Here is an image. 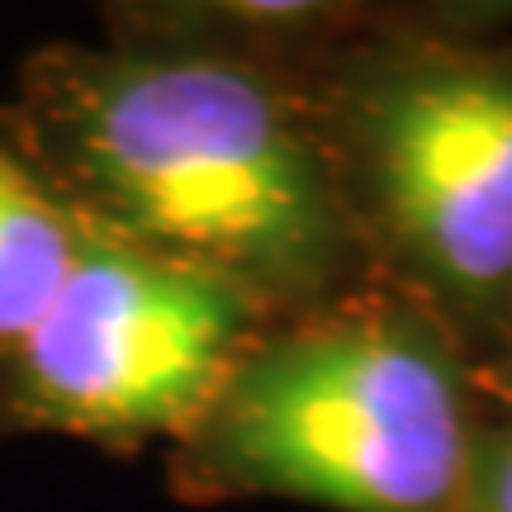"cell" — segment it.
<instances>
[{
	"label": "cell",
	"mask_w": 512,
	"mask_h": 512,
	"mask_svg": "<svg viewBox=\"0 0 512 512\" xmlns=\"http://www.w3.org/2000/svg\"><path fill=\"white\" fill-rule=\"evenodd\" d=\"M294 72L366 271L489 375L512 347V38L356 19Z\"/></svg>",
	"instance_id": "obj_3"
},
{
	"label": "cell",
	"mask_w": 512,
	"mask_h": 512,
	"mask_svg": "<svg viewBox=\"0 0 512 512\" xmlns=\"http://www.w3.org/2000/svg\"><path fill=\"white\" fill-rule=\"evenodd\" d=\"M460 512H512V422L489 418Z\"/></svg>",
	"instance_id": "obj_6"
},
{
	"label": "cell",
	"mask_w": 512,
	"mask_h": 512,
	"mask_svg": "<svg viewBox=\"0 0 512 512\" xmlns=\"http://www.w3.org/2000/svg\"><path fill=\"white\" fill-rule=\"evenodd\" d=\"M266 318L219 275L81 228L48 309L0 361V437H67L119 456L176 446Z\"/></svg>",
	"instance_id": "obj_4"
},
{
	"label": "cell",
	"mask_w": 512,
	"mask_h": 512,
	"mask_svg": "<svg viewBox=\"0 0 512 512\" xmlns=\"http://www.w3.org/2000/svg\"><path fill=\"white\" fill-rule=\"evenodd\" d=\"M484 384H489V399L503 403V422H512V347L498 356V366L484 375Z\"/></svg>",
	"instance_id": "obj_7"
},
{
	"label": "cell",
	"mask_w": 512,
	"mask_h": 512,
	"mask_svg": "<svg viewBox=\"0 0 512 512\" xmlns=\"http://www.w3.org/2000/svg\"><path fill=\"white\" fill-rule=\"evenodd\" d=\"M489 403L456 337L370 275L261 323L171 446V489L185 503L460 512Z\"/></svg>",
	"instance_id": "obj_2"
},
{
	"label": "cell",
	"mask_w": 512,
	"mask_h": 512,
	"mask_svg": "<svg viewBox=\"0 0 512 512\" xmlns=\"http://www.w3.org/2000/svg\"><path fill=\"white\" fill-rule=\"evenodd\" d=\"M81 228L43 185L0 110V361L29 337L72 266Z\"/></svg>",
	"instance_id": "obj_5"
},
{
	"label": "cell",
	"mask_w": 512,
	"mask_h": 512,
	"mask_svg": "<svg viewBox=\"0 0 512 512\" xmlns=\"http://www.w3.org/2000/svg\"><path fill=\"white\" fill-rule=\"evenodd\" d=\"M0 110L81 228L271 318L370 280L294 67L176 38L43 43Z\"/></svg>",
	"instance_id": "obj_1"
}]
</instances>
